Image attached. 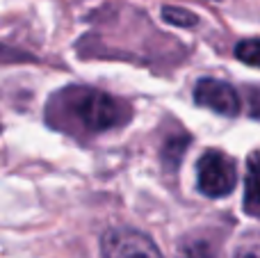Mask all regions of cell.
Wrapping results in <instances>:
<instances>
[{
    "label": "cell",
    "mask_w": 260,
    "mask_h": 258,
    "mask_svg": "<svg viewBox=\"0 0 260 258\" xmlns=\"http://www.w3.org/2000/svg\"><path fill=\"white\" fill-rule=\"evenodd\" d=\"M244 208L247 213L260 215V151H253L247 163L244 176Z\"/></svg>",
    "instance_id": "obj_5"
},
{
    "label": "cell",
    "mask_w": 260,
    "mask_h": 258,
    "mask_svg": "<svg viewBox=\"0 0 260 258\" xmlns=\"http://www.w3.org/2000/svg\"><path fill=\"white\" fill-rule=\"evenodd\" d=\"M235 57L249 67L260 69V39H244L235 46Z\"/></svg>",
    "instance_id": "obj_7"
},
{
    "label": "cell",
    "mask_w": 260,
    "mask_h": 258,
    "mask_svg": "<svg viewBox=\"0 0 260 258\" xmlns=\"http://www.w3.org/2000/svg\"><path fill=\"white\" fill-rule=\"evenodd\" d=\"M238 169L235 163L221 151H206L197 163V185L201 195L210 199H224L235 190Z\"/></svg>",
    "instance_id": "obj_2"
},
{
    "label": "cell",
    "mask_w": 260,
    "mask_h": 258,
    "mask_svg": "<svg viewBox=\"0 0 260 258\" xmlns=\"http://www.w3.org/2000/svg\"><path fill=\"white\" fill-rule=\"evenodd\" d=\"M185 258H215V254H212L210 245L206 240L197 238V240L185 242Z\"/></svg>",
    "instance_id": "obj_9"
},
{
    "label": "cell",
    "mask_w": 260,
    "mask_h": 258,
    "mask_svg": "<svg viewBox=\"0 0 260 258\" xmlns=\"http://www.w3.org/2000/svg\"><path fill=\"white\" fill-rule=\"evenodd\" d=\"M185 144H187V137H174V140L167 142L165 151H162V158L169 167H176L180 160V155L185 153Z\"/></svg>",
    "instance_id": "obj_8"
},
{
    "label": "cell",
    "mask_w": 260,
    "mask_h": 258,
    "mask_svg": "<svg viewBox=\"0 0 260 258\" xmlns=\"http://www.w3.org/2000/svg\"><path fill=\"white\" fill-rule=\"evenodd\" d=\"M57 103L59 110L71 121H76V126L89 133H105L110 128L126 123L130 117V108L123 101L99 89H85V87L67 89Z\"/></svg>",
    "instance_id": "obj_1"
},
{
    "label": "cell",
    "mask_w": 260,
    "mask_h": 258,
    "mask_svg": "<svg viewBox=\"0 0 260 258\" xmlns=\"http://www.w3.org/2000/svg\"><path fill=\"white\" fill-rule=\"evenodd\" d=\"M103 258H165L146 233L133 227H114L101 238Z\"/></svg>",
    "instance_id": "obj_3"
},
{
    "label": "cell",
    "mask_w": 260,
    "mask_h": 258,
    "mask_svg": "<svg viewBox=\"0 0 260 258\" xmlns=\"http://www.w3.org/2000/svg\"><path fill=\"white\" fill-rule=\"evenodd\" d=\"M162 18H165L167 23H171V25H178V27H192L199 23V18L194 12L183 9V7H171V5L162 7Z\"/></svg>",
    "instance_id": "obj_6"
},
{
    "label": "cell",
    "mask_w": 260,
    "mask_h": 258,
    "mask_svg": "<svg viewBox=\"0 0 260 258\" xmlns=\"http://www.w3.org/2000/svg\"><path fill=\"white\" fill-rule=\"evenodd\" d=\"M194 101L224 117H235L240 112V96L229 82L217 78H203L194 87Z\"/></svg>",
    "instance_id": "obj_4"
}]
</instances>
